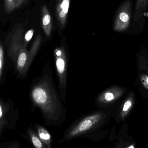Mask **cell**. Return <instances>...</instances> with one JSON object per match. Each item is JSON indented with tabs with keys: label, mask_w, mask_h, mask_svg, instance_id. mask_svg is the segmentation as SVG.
Here are the masks:
<instances>
[{
	"label": "cell",
	"mask_w": 148,
	"mask_h": 148,
	"mask_svg": "<svg viewBox=\"0 0 148 148\" xmlns=\"http://www.w3.org/2000/svg\"><path fill=\"white\" fill-rule=\"evenodd\" d=\"M27 133L29 136V139L33 145L36 148H47L44 143L42 142L39 138L37 133L32 128H28Z\"/></svg>",
	"instance_id": "4fadbf2b"
},
{
	"label": "cell",
	"mask_w": 148,
	"mask_h": 148,
	"mask_svg": "<svg viewBox=\"0 0 148 148\" xmlns=\"http://www.w3.org/2000/svg\"><path fill=\"white\" fill-rule=\"evenodd\" d=\"M42 42V37L40 35H37L35 39L33 42V44L29 51V61L30 64L32 63L35 56L36 55Z\"/></svg>",
	"instance_id": "5bb4252c"
},
{
	"label": "cell",
	"mask_w": 148,
	"mask_h": 148,
	"mask_svg": "<svg viewBox=\"0 0 148 148\" xmlns=\"http://www.w3.org/2000/svg\"><path fill=\"white\" fill-rule=\"evenodd\" d=\"M42 26L47 37L50 36L52 31L51 17L46 5L42 6Z\"/></svg>",
	"instance_id": "30bf717a"
},
{
	"label": "cell",
	"mask_w": 148,
	"mask_h": 148,
	"mask_svg": "<svg viewBox=\"0 0 148 148\" xmlns=\"http://www.w3.org/2000/svg\"><path fill=\"white\" fill-rule=\"evenodd\" d=\"M110 108H99L76 120L65 130L58 143L76 139L99 130L108 123L111 116Z\"/></svg>",
	"instance_id": "7a4b0ae2"
},
{
	"label": "cell",
	"mask_w": 148,
	"mask_h": 148,
	"mask_svg": "<svg viewBox=\"0 0 148 148\" xmlns=\"http://www.w3.org/2000/svg\"><path fill=\"white\" fill-rule=\"evenodd\" d=\"M146 83H147V85L148 86V77L146 78Z\"/></svg>",
	"instance_id": "ffe728a7"
},
{
	"label": "cell",
	"mask_w": 148,
	"mask_h": 148,
	"mask_svg": "<svg viewBox=\"0 0 148 148\" xmlns=\"http://www.w3.org/2000/svg\"><path fill=\"white\" fill-rule=\"evenodd\" d=\"M23 32L24 28L22 26L17 27L11 33L7 44L8 55L14 63L23 42Z\"/></svg>",
	"instance_id": "5b68a950"
},
{
	"label": "cell",
	"mask_w": 148,
	"mask_h": 148,
	"mask_svg": "<svg viewBox=\"0 0 148 148\" xmlns=\"http://www.w3.org/2000/svg\"><path fill=\"white\" fill-rule=\"evenodd\" d=\"M119 89L111 87L101 92L95 101V105L99 108H109L110 106L119 97Z\"/></svg>",
	"instance_id": "8992f818"
},
{
	"label": "cell",
	"mask_w": 148,
	"mask_h": 148,
	"mask_svg": "<svg viewBox=\"0 0 148 148\" xmlns=\"http://www.w3.org/2000/svg\"><path fill=\"white\" fill-rule=\"evenodd\" d=\"M35 127L39 138L47 148H52V136L48 130L40 124H36Z\"/></svg>",
	"instance_id": "8fae6325"
},
{
	"label": "cell",
	"mask_w": 148,
	"mask_h": 148,
	"mask_svg": "<svg viewBox=\"0 0 148 148\" xmlns=\"http://www.w3.org/2000/svg\"><path fill=\"white\" fill-rule=\"evenodd\" d=\"M34 29H31L29 30L25 34L24 36V41L23 43L27 45V43L31 40L34 35Z\"/></svg>",
	"instance_id": "ac0fdd59"
},
{
	"label": "cell",
	"mask_w": 148,
	"mask_h": 148,
	"mask_svg": "<svg viewBox=\"0 0 148 148\" xmlns=\"http://www.w3.org/2000/svg\"><path fill=\"white\" fill-rule=\"evenodd\" d=\"M148 7V0H136L134 21L136 23H140L141 27L144 26L143 15L147 11Z\"/></svg>",
	"instance_id": "9c48e42d"
},
{
	"label": "cell",
	"mask_w": 148,
	"mask_h": 148,
	"mask_svg": "<svg viewBox=\"0 0 148 148\" xmlns=\"http://www.w3.org/2000/svg\"><path fill=\"white\" fill-rule=\"evenodd\" d=\"M58 81V90L63 102H66L69 58L63 46L57 47L54 51Z\"/></svg>",
	"instance_id": "3957f363"
},
{
	"label": "cell",
	"mask_w": 148,
	"mask_h": 148,
	"mask_svg": "<svg viewBox=\"0 0 148 148\" xmlns=\"http://www.w3.org/2000/svg\"><path fill=\"white\" fill-rule=\"evenodd\" d=\"M131 104H132V103L130 101H129L126 102L123 105V112H126L127 111L130 107H131Z\"/></svg>",
	"instance_id": "d6986e66"
},
{
	"label": "cell",
	"mask_w": 148,
	"mask_h": 148,
	"mask_svg": "<svg viewBox=\"0 0 148 148\" xmlns=\"http://www.w3.org/2000/svg\"><path fill=\"white\" fill-rule=\"evenodd\" d=\"M107 134V131L99 129L85 136L84 138H87L90 140L96 141L100 140L103 138L104 136H106Z\"/></svg>",
	"instance_id": "9a60e30c"
},
{
	"label": "cell",
	"mask_w": 148,
	"mask_h": 148,
	"mask_svg": "<svg viewBox=\"0 0 148 148\" xmlns=\"http://www.w3.org/2000/svg\"><path fill=\"white\" fill-rule=\"evenodd\" d=\"M133 9V0H125L117 10L113 29L116 32L127 31L131 24Z\"/></svg>",
	"instance_id": "277c9868"
},
{
	"label": "cell",
	"mask_w": 148,
	"mask_h": 148,
	"mask_svg": "<svg viewBox=\"0 0 148 148\" xmlns=\"http://www.w3.org/2000/svg\"><path fill=\"white\" fill-rule=\"evenodd\" d=\"M16 68L21 76L24 77L27 75L30 64L29 56V51L27 50V44L23 42L17 56Z\"/></svg>",
	"instance_id": "52a82bcc"
},
{
	"label": "cell",
	"mask_w": 148,
	"mask_h": 148,
	"mask_svg": "<svg viewBox=\"0 0 148 148\" xmlns=\"http://www.w3.org/2000/svg\"><path fill=\"white\" fill-rule=\"evenodd\" d=\"M129 148H134V147H130Z\"/></svg>",
	"instance_id": "44dd1931"
},
{
	"label": "cell",
	"mask_w": 148,
	"mask_h": 148,
	"mask_svg": "<svg viewBox=\"0 0 148 148\" xmlns=\"http://www.w3.org/2000/svg\"><path fill=\"white\" fill-rule=\"evenodd\" d=\"M71 0H59L56 7L57 23L60 29L64 28L66 23L67 18Z\"/></svg>",
	"instance_id": "ba28073f"
},
{
	"label": "cell",
	"mask_w": 148,
	"mask_h": 148,
	"mask_svg": "<svg viewBox=\"0 0 148 148\" xmlns=\"http://www.w3.org/2000/svg\"><path fill=\"white\" fill-rule=\"evenodd\" d=\"M49 63L35 81L30 92L33 106L40 109L46 125L61 127L66 120L67 109L56 88Z\"/></svg>",
	"instance_id": "6da1fadb"
},
{
	"label": "cell",
	"mask_w": 148,
	"mask_h": 148,
	"mask_svg": "<svg viewBox=\"0 0 148 148\" xmlns=\"http://www.w3.org/2000/svg\"><path fill=\"white\" fill-rule=\"evenodd\" d=\"M26 0H4V9L6 13H11L20 8Z\"/></svg>",
	"instance_id": "7c38bea8"
},
{
	"label": "cell",
	"mask_w": 148,
	"mask_h": 148,
	"mask_svg": "<svg viewBox=\"0 0 148 148\" xmlns=\"http://www.w3.org/2000/svg\"><path fill=\"white\" fill-rule=\"evenodd\" d=\"M3 56H4L3 48L2 44L0 42V80L1 79L3 70Z\"/></svg>",
	"instance_id": "e0dca14e"
},
{
	"label": "cell",
	"mask_w": 148,
	"mask_h": 148,
	"mask_svg": "<svg viewBox=\"0 0 148 148\" xmlns=\"http://www.w3.org/2000/svg\"><path fill=\"white\" fill-rule=\"evenodd\" d=\"M6 111L3 103L0 100V137L3 128L7 123Z\"/></svg>",
	"instance_id": "2e32d148"
}]
</instances>
